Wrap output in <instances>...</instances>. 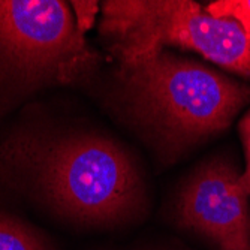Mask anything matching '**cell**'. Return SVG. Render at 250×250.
Masks as SVG:
<instances>
[{"mask_svg": "<svg viewBox=\"0 0 250 250\" xmlns=\"http://www.w3.org/2000/svg\"><path fill=\"white\" fill-rule=\"evenodd\" d=\"M0 185L87 223L116 220L141 198L140 174L114 141L43 125L0 141Z\"/></svg>", "mask_w": 250, "mask_h": 250, "instance_id": "1", "label": "cell"}, {"mask_svg": "<svg viewBox=\"0 0 250 250\" xmlns=\"http://www.w3.org/2000/svg\"><path fill=\"white\" fill-rule=\"evenodd\" d=\"M119 81L129 117L171 151L228 127L250 99V87L165 50L120 66Z\"/></svg>", "mask_w": 250, "mask_h": 250, "instance_id": "2", "label": "cell"}, {"mask_svg": "<svg viewBox=\"0 0 250 250\" xmlns=\"http://www.w3.org/2000/svg\"><path fill=\"white\" fill-rule=\"evenodd\" d=\"M98 62L72 5L0 0V117L38 90L87 83Z\"/></svg>", "mask_w": 250, "mask_h": 250, "instance_id": "3", "label": "cell"}, {"mask_svg": "<svg viewBox=\"0 0 250 250\" xmlns=\"http://www.w3.org/2000/svg\"><path fill=\"white\" fill-rule=\"evenodd\" d=\"M101 33L120 66L154 57L172 45L250 77V35L237 21L213 17L190 0L105 2Z\"/></svg>", "mask_w": 250, "mask_h": 250, "instance_id": "4", "label": "cell"}, {"mask_svg": "<svg viewBox=\"0 0 250 250\" xmlns=\"http://www.w3.org/2000/svg\"><path fill=\"white\" fill-rule=\"evenodd\" d=\"M241 174L226 159L202 164L180 192V222L220 250H250V217Z\"/></svg>", "mask_w": 250, "mask_h": 250, "instance_id": "5", "label": "cell"}, {"mask_svg": "<svg viewBox=\"0 0 250 250\" xmlns=\"http://www.w3.org/2000/svg\"><path fill=\"white\" fill-rule=\"evenodd\" d=\"M0 250H47V246L27 225L0 214Z\"/></svg>", "mask_w": 250, "mask_h": 250, "instance_id": "6", "label": "cell"}, {"mask_svg": "<svg viewBox=\"0 0 250 250\" xmlns=\"http://www.w3.org/2000/svg\"><path fill=\"white\" fill-rule=\"evenodd\" d=\"M210 15L217 18H229L250 35V0H217L211 2L207 9Z\"/></svg>", "mask_w": 250, "mask_h": 250, "instance_id": "7", "label": "cell"}, {"mask_svg": "<svg viewBox=\"0 0 250 250\" xmlns=\"http://www.w3.org/2000/svg\"><path fill=\"white\" fill-rule=\"evenodd\" d=\"M240 135L244 144V154H246V168L241 172L240 181L246 193L250 195V109L240 122Z\"/></svg>", "mask_w": 250, "mask_h": 250, "instance_id": "8", "label": "cell"}, {"mask_svg": "<svg viewBox=\"0 0 250 250\" xmlns=\"http://www.w3.org/2000/svg\"><path fill=\"white\" fill-rule=\"evenodd\" d=\"M72 9L75 12L80 29L85 33L95 22V15L98 11L96 2H72Z\"/></svg>", "mask_w": 250, "mask_h": 250, "instance_id": "9", "label": "cell"}]
</instances>
